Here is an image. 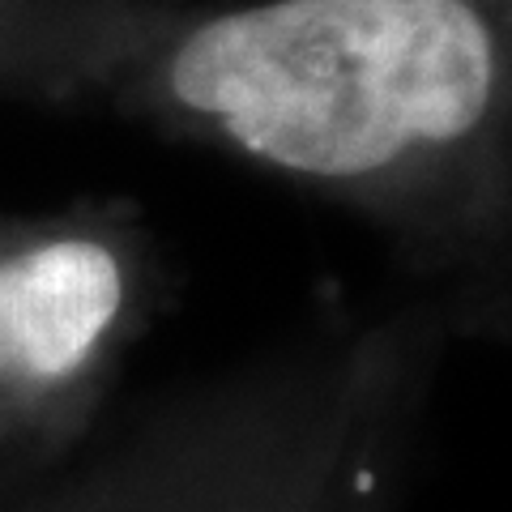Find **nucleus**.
<instances>
[{
	"mask_svg": "<svg viewBox=\"0 0 512 512\" xmlns=\"http://www.w3.org/2000/svg\"><path fill=\"white\" fill-rule=\"evenodd\" d=\"M180 124L389 239L453 329L512 333V18L500 0H252L146 60Z\"/></svg>",
	"mask_w": 512,
	"mask_h": 512,
	"instance_id": "1",
	"label": "nucleus"
},
{
	"mask_svg": "<svg viewBox=\"0 0 512 512\" xmlns=\"http://www.w3.org/2000/svg\"><path fill=\"white\" fill-rule=\"evenodd\" d=\"M128 308V265L103 235H52L0 261V372L60 389L90 372Z\"/></svg>",
	"mask_w": 512,
	"mask_h": 512,
	"instance_id": "2",
	"label": "nucleus"
},
{
	"mask_svg": "<svg viewBox=\"0 0 512 512\" xmlns=\"http://www.w3.org/2000/svg\"><path fill=\"white\" fill-rule=\"evenodd\" d=\"M500 5H504V13H508V18H512V0H500Z\"/></svg>",
	"mask_w": 512,
	"mask_h": 512,
	"instance_id": "3",
	"label": "nucleus"
}]
</instances>
